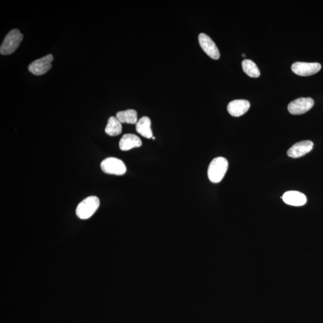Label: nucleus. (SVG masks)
I'll use <instances>...</instances> for the list:
<instances>
[{
    "label": "nucleus",
    "mask_w": 323,
    "mask_h": 323,
    "mask_svg": "<svg viewBox=\"0 0 323 323\" xmlns=\"http://www.w3.org/2000/svg\"><path fill=\"white\" fill-rule=\"evenodd\" d=\"M228 169V162L223 157H218L213 160L209 165L208 177L210 182L214 183L220 182L226 174Z\"/></svg>",
    "instance_id": "f257e3e1"
},
{
    "label": "nucleus",
    "mask_w": 323,
    "mask_h": 323,
    "mask_svg": "<svg viewBox=\"0 0 323 323\" xmlns=\"http://www.w3.org/2000/svg\"><path fill=\"white\" fill-rule=\"evenodd\" d=\"M23 38V35L19 29H14L10 31L4 38L3 42L0 47L1 54L3 55L12 54L18 48Z\"/></svg>",
    "instance_id": "f03ea898"
},
{
    "label": "nucleus",
    "mask_w": 323,
    "mask_h": 323,
    "mask_svg": "<svg viewBox=\"0 0 323 323\" xmlns=\"http://www.w3.org/2000/svg\"><path fill=\"white\" fill-rule=\"evenodd\" d=\"M99 198L91 196L83 200L76 209V215L82 220L90 218L97 212L100 207Z\"/></svg>",
    "instance_id": "7ed1b4c3"
},
{
    "label": "nucleus",
    "mask_w": 323,
    "mask_h": 323,
    "mask_svg": "<svg viewBox=\"0 0 323 323\" xmlns=\"http://www.w3.org/2000/svg\"><path fill=\"white\" fill-rule=\"evenodd\" d=\"M101 168L104 173L108 174L123 176L126 172V167L121 160L109 157L101 163Z\"/></svg>",
    "instance_id": "20e7f679"
},
{
    "label": "nucleus",
    "mask_w": 323,
    "mask_h": 323,
    "mask_svg": "<svg viewBox=\"0 0 323 323\" xmlns=\"http://www.w3.org/2000/svg\"><path fill=\"white\" fill-rule=\"evenodd\" d=\"M53 56L51 54L47 55L44 57L38 59L29 65V72L35 76L44 75L51 69Z\"/></svg>",
    "instance_id": "39448f33"
},
{
    "label": "nucleus",
    "mask_w": 323,
    "mask_h": 323,
    "mask_svg": "<svg viewBox=\"0 0 323 323\" xmlns=\"http://www.w3.org/2000/svg\"><path fill=\"white\" fill-rule=\"evenodd\" d=\"M322 69L321 64L314 62H297L293 64L292 70L296 75L301 76H310L315 75Z\"/></svg>",
    "instance_id": "423d86ee"
},
{
    "label": "nucleus",
    "mask_w": 323,
    "mask_h": 323,
    "mask_svg": "<svg viewBox=\"0 0 323 323\" xmlns=\"http://www.w3.org/2000/svg\"><path fill=\"white\" fill-rule=\"evenodd\" d=\"M314 105V101L311 98H300L290 103L288 110L292 114L300 115L310 110Z\"/></svg>",
    "instance_id": "0eeeda50"
},
{
    "label": "nucleus",
    "mask_w": 323,
    "mask_h": 323,
    "mask_svg": "<svg viewBox=\"0 0 323 323\" xmlns=\"http://www.w3.org/2000/svg\"><path fill=\"white\" fill-rule=\"evenodd\" d=\"M199 43L201 48L203 49L206 54L210 56V58L217 60L220 58V52L217 46L211 38L208 35L204 33H201L198 37Z\"/></svg>",
    "instance_id": "6e6552de"
},
{
    "label": "nucleus",
    "mask_w": 323,
    "mask_h": 323,
    "mask_svg": "<svg viewBox=\"0 0 323 323\" xmlns=\"http://www.w3.org/2000/svg\"><path fill=\"white\" fill-rule=\"evenodd\" d=\"M313 146V142L309 140L299 142L290 148L287 151V155L292 158H301L310 153Z\"/></svg>",
    "instance_id": "1a4fd4ad"
},
{
    "label": "nucleus",
    "mask_w": 323,
    "mask_h": 323,
    "mask_svg": "<svg viewBox=\"0 0 323 323\" xmlns=\"http://www.w3.org/2000/svg\"><path fill=\"white\" fill-rule=\"evenodd\" d=\"M250 108V103L247 100H236L229 103L227 111L233 117H239L244 115Z\"/></svg>",
    "instance_id": "9d476101"
},
{
    "label": "nucleus",
    "mask_w": 323,
    "mask_h": 323,
    "mask_svg": "<svg viewBox=\"0 0 323 323\" xmlns=\"http://www.w3.org/2000/svg\"><path fill=\"white\" fill-rule=\"evenodd\" d=\"M281 198L284 203L292 206H304L307 202L306 196L302 193L297 191L287 192Z\"/></svg>",
    "instance_id": "9b49d317"
},
{
    "label": "nucleus",
    "mask_w": 323,
    "mask_h": 323,
    "mask_svg": "<svg viewBox=\"0 0 323 323\" xmlns=\"http://www.w3.org/2000/svg\"><path fill=\"white\" fill-rule=\"evenodd\" d=\"M141 145V139L138 136L132 134H124L119 142V148L122 151H127L134 148L140 147Z\"/></svg>",
    "instance_id": "f8f14e48"
},
{
    "label": "nucleus",
    "mask_w": 323,
    "mask_h": 323,
    "mask_svg": "<svg viewBox=\"0 0 323 323\" xmlns=\"http://www.w3.org/2000/svg\"><path fill=\"white\" fill-rule=\"evenodd\" d=\"M136 131L144 138H152L153 136L150 118L147 116L141 117L136 123Z\"/></svg>",
    "instance_id": "ddd939ff"
},
{
    "label": "nucleus",
    "mask_w": 323,
    "mask_h": 323,
    "mask_svg": "<svg viewBox=\"0 0 323 323\" xmlns=\"http://www.w3.org/2000/svg\"><path fill=\"white\" fill-rule=\"evenodd\" d=\"M116 118L121 123L136 124L138 121L137 112L132 109L117 112Z\"/></svg>",
    "instance_id": "4468645a"
},
{
    "label": "nucleus",
    "mask_w": 323,
    "mask_h": 323,
    "mask_svg": "<svg viewBox=\"0 0 323 323\" xmlns=\"http://www.w3.org/2000/svg\"><path fill=\"white\" fill-rule=\"evenodd\" d=\"M105 131L107 134L111 137L121 134L122 132V126L116 117L111 116L108 118Z\"/></svg>",
    "instance_id": "2eb2a0df"
},
{
    "label": "nucleus",
    "mask_w": 323,
    "mask_h": 323,
    "mask_svg": "<svg viewBox=\"0 0 323 323\" xmlns=\"http://www.w3.org/2000/svg\"><path fill=\"white\" fill-rule=\"evenodd\" d=\"M242 67L243 71L248 76L251 78H257L260 75L259 69H258L256 64L253 61L250 59H245L242 62Z\"/></svg>",
    "instance_id": "dca6fc26"
},
{
    "label": "nucleus",
    "mask_w": 323,
    "mask_h": 323,
    "mask_svg": "<svg viewBox=\"0 0 323 323\" xmlns=\"http://www.w3.org/2000/svg\"><path fill=\"white\" fill-rule=\"evenodd\" d=\"M242 57L245 58V54H242Z\"/></svg>",
    "instance_id": "f3484780"
},
{
    "label": "nucleus",
    "mask_w": 323,
    "mask_h": 323,
    "mask_svg": "<svg viewBox=\"0 0 323 323\" xmlns=\"http://www.w3.org/2000/svg\"><path fill=\"white\" fill-rule=\"evenodd\" d=\"M152 138L153 139V140H155V137H153Z\"/></svg>",
    "instance_id": "a211bd4d"
}]
</instances>
